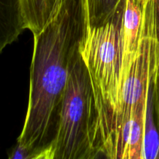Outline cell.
<instances>
[{
    "label": "cell",
    "instance_id": "cell-4",
    "mask_svg": "<svg viewBox=\"0 0 159 159\" xmlns=\"http://www.w3.org/2000/svg\"><path fill=\"white\" fill-rule=\"evenodd\" d=\"M142 19V0H125L120 28V85L138 48Z\"/></svg>",
    "mask_w": 159,
    "mask_h": 159
},
{
    "label": "cell",
    "instance_id": "cell-10",
    "mask_svg": "<svg viewBox=\"0 0 159 159\" xmlns=\"http://www.w3.org/2000/svg\"><path fill=\"white\" fill-rule=\"evenodd\" d=\"M155 111L158 119V129H159V75L158 81H157L156 87H155ZM159 159V152L158 158Z\"/></svg>",
    "mask_w": 159,
    "mask_h": 159
},
{
    "label": "cell",
    "instance_id": "cell-11",
    "mask_svg": "<svg viewBox=\"0 0 159 159\" xmlns=\"http://www.w3.org/2000/svg\"><path fill=\"white\" fill-rule=\"evenodd\" d=\"M156 6H157V14H158V30H159V0H156Z\"/></svg>",
    "mask_w": 159,
    "mask_h": 159
},
{
    "label": "cell",
    "instance_id": "cell-1",
    "mask_svg": "<svg viewBox=\"0 0 159 159\" xmlns=\"http://www.w3.org/2000/svg\"><path fill=\"white\" fill-rule=\"evenodd\" d=\"M84 23L83 0H59L48 24L34 35L27 110L16 142L30 149L34 159L54 139Z\"/></svg>",
    "mask_w": 159,
    "mask_h": 159
},
{
    "label": "cell",
    "instance_id": "cell-9",
    "mask_svg": "<svg viewBox=\"0 0 159 159\" xmlns=\"http://www.w3.org/2000/svg\"><path fill=\"white\" fill-rule=\"evenodd\" d=\"M8 158L9 159H34V154L30 149L16 142L8 154Z\"/></svg>",
    "mask_w": 159,
    "mask_h": 159
},
{
    "label": "cell",
    "instance_id": "cell-3",
    "mask_svg": "<svg viewBox=\"0 0 159 159\" xmlns=\"http://www.w3.org/2000/svg\"><path fill=\"white\" fill-rule=\"evenodd\" d=\"M101 157L94 94L88 70L79 52L64 93L54 139L38 159Z\"/></svg>",
    "mask_w": 159,
    "mask_h": 159
},
{
    "label": "cell",
    "instance_id": "cell-7",
    "mask_svg": "<svg viewBox=\"0 0 159 159\" xmlns=\"http://www.w3.org/2000/svg\"><path fill=\"white\" fill-rule=\"evenodd\" d=\"M125 0H83L84 31L110 21L123 7Z\"/></svg>",
    "mask_w": 159,
    "mask_h": 159
},
{
    "label": "cell",
    "instance_id": "cell-5",
    "mask_svg": "<svg viewBox=\"0 0 159 159\" xmlns=\"http://www.w3.org/2000/svg\"><path fill=\"white\" fill-rule=\"evenodd\" d=\"M24 30L20 0H0V54Z\"/></svg>",
    "mask_w": 159,
    "mask_h": 159
},
{
    "label": "cell",
    "instance_id": "cell-6",
    "mask_svg": "<svg viewBox=\"0 0 159 159\" xmlns=\"http://www.w3.org/2000/svg\"><path fill=\"white\" fill-rule=\"evenodd\" d=\"M26 29L37 34L51 20L54 11L52 0H20Z\"/></svg>",
    "mask_w": 159,
    "mask_h": 159
},
{
    "label": "cell",
    "instance_id": "cell-2",
    "mask_svg": "<svg viewBox=\"0 0 159 159\" xmlns=\"http://www.w3.org/2000/svg\"><path fill=\"white\" fill-rule=\"evenodd\" d=\"M124 7V5L105 24L85 30L79 45L96 102L101 155L112 159H115L120 91V28Z\"/></svg>",
    "mask_w": 159,
    "mask_h": 159
},
{
    "label": "cell",
    "instance_id": "cell-8",
    "mask_svg": "<svg viewBox=\"0 0 159 159\" xmlns=\"http://www.w3.org/2000/svg\"><path fill=\"white\" fill-rule=\"evenodd\" d=\"M155 87H151L147 100L141 159H157L159 152V129L155 120Z\"/></svg>",
    "mask_w": 159,
    "mask_h": 159
}]
</instances>
